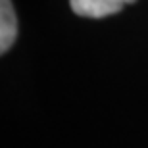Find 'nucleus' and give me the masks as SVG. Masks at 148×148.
I'll return each mask as SVG.
<instances>
[{
    "label": "nucleus",
    "instance_id": "1",
    "mask_svg": "<svg viewBox=\"0 0 148 148\" xmlns=\"http://www.w3.org/2000/svg\"><path fill=\"white\" fill-rule=\"evenodd\" d=\"M137 0H69L71 10L81 17H92V19H100V17L114 16L125 4H133Z\"/></svg>",
    "mask_w": 148,
    "mask_h": 148
},
{
    "label": "nucleus",
    "instance_id": "2",
    "mask_svg": "<svg viewBox=\"0 0 148 148\" xmlns=\"http://www.w3.org/2000/svg\"><path fill=\"white\" fill-rule=\"evenodd\" d=\"M17 37V17L12 0H0V52L6 54Z\"/></svg>",
    "mask_w": 148,
    "mask_h": 148
}]
</instances>
